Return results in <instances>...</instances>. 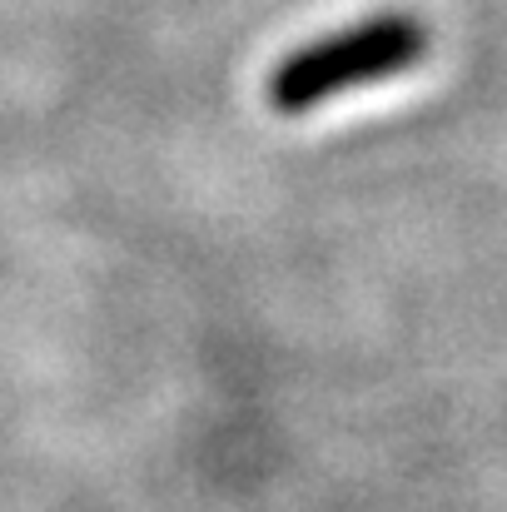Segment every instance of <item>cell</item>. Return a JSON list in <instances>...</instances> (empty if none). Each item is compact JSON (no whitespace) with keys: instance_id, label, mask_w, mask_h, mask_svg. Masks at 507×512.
I'll return each mask as SVG.
<instances>
[{"instance_id":"6da1fadb","label":"cell","mask_w":507,"mask_h":512,"mask_svg":"<svg viewBox=\"0 0 507 512\" xmlns=\"http://www.w3.org/2000/svg\"><path fill=\"white\" fill-rule=\"evenodd\" d=\"M423 55H428V25L418 15L383 10V15L353 20L343 30H329V35L289 50L274 65L264 95L279 115H309L314 105H329L348 90L403 75Z\"/></svg>"}]
</instances>
